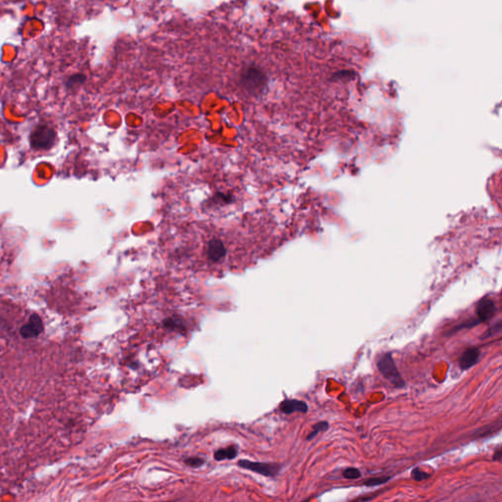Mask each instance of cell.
I'll return each instance as SVG.
<instances>
[{
  "label": "cell",
  "mask_w": 502,
  "mask_h": 502,
  "mask_svg": "<svg viewBox=\"0 0 502 502\" xmlns=\"http://www.w3.org/2000/svg\"><path fill=\"white\" fill-rule=\"evenodd\" d=\"M502 448H501V447H499V448H498V450H497V451L495 452V454H494V460H496V461H501V459H502Z\"/></svg>",
  "instance_id": "cell-17"
},
{
  "label": "cell",
  "mask_w": 502,
  "mask_h": 502,
  "mask_svg": "<svg viewBox=\"0 0 502 502\" xmlns=\"http://www.w3.org/2000/svg\"><path fill=\"white\" fill-rule=\"evenodd\" d=\"M501 331H502V322H501V321H499V322H498L495 326L491 327V328H490V329H489V330H488V331H487V332L483 335L482 339H485V338H488V337H490V336H493V335H497V334H500V333H501Z\"/></svg>",
  "instance_id": "cell-15"
},
{
  "label": "cell",
  "mask_w": 502,
  "mask_h": 502,
  "mask_svg": "<svg viewBox=\"0 0 502 502\" xmlns=\"http://www.w3.org/2000/svg\"><path fill=\"white\" fill-rule=\"evenodd\" d=\"M280 410L287 415L293 414L294 412L307 413L308 405L306 402L301 401V400L286 399L280 404Z\"/></svg>",
  "instance_id": "cell-7"
},
{
  "label": "cell",
  "mask_w": 502,
  "mask_h": 502,
  "mask_svg": "<svg viewBox=\"0 0 502 502\" xmlns=\"http://www.w3.org/2000/svg\"><path fill=\"white\" fill-rule=\"evenodd\" d=\"M55 141V131L47 126H38L31 135V143L35 148L47 149Z\"/></svg>",
  "instance_id": "cell-2"
},
{
  "label": "cell",
  "mask_w": 502,
  "mask_h": 502,
  "mask_svg": "<svg viewBox=\"0 0 502 502\" xmlns=\"http://www.w3.org/2000/svg\"><path fill=\"white\" fill-rule=\"evenodd\" d=\"M411 476H412V478H413L415 481H417V482H421V481H423V480H427V479H429V478L431 477V474L426 473V472H424V471H421L419 468H415V469H413V471H412V473H411Z\"/></svg>",
  "instance_id": "cell-14"
},
{
  "label": "cell",
  "mask_w": 502,
  "mask_h": 502,
  "mask_svg": "<svg viewBox=\"0 0 502 502\" xmlns=\"http://www.w3.org/2000/svg\"><path fill=\"white\" fill-rule=\"evenodd\" d=\"M164 326L168 329H171V330L184 329L183 322L180 321L179 319H176V318H170V319L164 320Z\"/></svg>",
  "instance_id": "cell-11"
},
{
  "label": "cell",
  "mask_w": 502,
  "mask_h": 502,
  "mask_svg": "<svg viewBox=\"0 0 502 502\" xmlns=\"http://www.w3.org/2000/svg\"><path fill=\"white\" fill-rule=\"evenodd\" d=\"M496 313H497L496 303L494 302V300L490 298L482 299L476 307V314L481 323L491 320Z\"/></svg>",
  "instance_id": "cell-5"
},
{
  "label": "cell",
  "mask_w": 502,
  "mask_h": 502,
  "mask_svg": "<svg viewBox=\"0 0 502 502\" xmlns=\"http://www.w3.org/2000/svg\"><path fill=\"white\" fill-rule=\"evenodd\" d=\"M329 429V423L326 422V421H323V422H319L317 424H315V426L313 427V430L312 432L307 436V440H311L314 438H316L318 436V434H320L321 432H325Z\"/></svg>",
  "instance_id": "cell-9"
},
{
  "label": "cell",
  "mask_w": 502,
  "mask_h": 502,
  "mask_svg": "<svg viewBox=\"0 0 502 502\" xmlns=\"http://www.w3.org/2000/svg\"><path fill=\"white\" fill-rule=\"evenodd\" d=\"M85 81V76L83 74H75L71 77H69L68 81L66 82V85L68 87H75L77 85H80L84 84Z\"/></svg>",
  "instance_id": "cell-10"
},
{
  "label": "cell",
  "mask_w": 502,
  "mask_h": 502,
  "mask_svg": "<svg viewBox=\"0 0 502 502\" xmlns=\"http://www.w3.org/2000/svg\"><path fill=\"white\" fill-rule=\"evenodd\" d=\"M43 331V323L42 318L37 315L33 314L30 317L29 323L22 326L20 329V335L24 338H35L39 336Z\"/></svg>",
  "instance_id": "cell-4"
},
{
  "label": "cell",
  "mask_w": 502,
  "mask_h": 502,
  "mask_svg": "<svg viewBox=\"0 0 502 502\" xmlns=\"http://www.w3.org/2000/svg\"><path fill=\"white\" fill-rule=\"evenodd\" d=\"M377 368L380 374L396 387H403L405 382L397 370L391 353L383 354L377 361Z\"/></svg>",
  "instance_id": "cell-1"
},
{
  "label": "cell",
  "mask_w": 502,
  "mask_h": 502,
  "mask_svg": "<svg viewBox=\"0 0 502 502\" xmlns=\"http://www.w3.org/2000/svg\"><path fill=\"white\" fill-rule=\"evenodd\" d=\"M239 466L244 469L251 470L257 474H260L265 477H276L280 470L281 466L276 463H262V462H253L251 460H240Z\"/></svg>",
  "instance_id": "cell-3"
},
{
  "label": "cell",
  "mask_w": 502,
  "mask_h": 502,
  "mask_svg": "<svg viewBox=\"0 0 502 502\" xmlns=\"http://www.w3.org/2000/svg\"><path fill=\"white\" fill-rule=\"evenodd\" d=\"M390 477H378V478H372L364 482V486L366 487H376L380 486L386 482H388Z\"/></svg>",
  "instance_id": "cell-13"
},
{
  "label": "cell",
  "mask_w": 502,
  "mask_h": 502,
  "mask_svg": "<svg viewBox=\"0 0 502 502\" xmlns=\"http://www.w3.org/2000/svg\"><path fill=\"white\" fill-rule=\"evenodd\" d=\"M342 476L347 480H356L361 477V472L356 468H347L342 472Z\"/></svg>",
  "instance_id": "cell-12"
},
{
  "label": "cell",
  "mask_w": 502,
  "mask_h": 502,
  "mask_svg": "<svg viewBox=\"0 0 502 502\" xmlns=\"http://www.w3.org/2000/svg\"><path fill=\"white\" fill-rule=\"evenodd\" d=\"M238 453H239L238 447L236 445H231V446H228L227 448H222V449H218L217 451H215L214 458L217 461L231 460V459L236 458L238 456Z\"/></svg>",
  "instance_id": "cell-8"
},
{
  "label": "cell",
  "mask_w": 502,
  "mask_h": 502,
  "mask_svg": "<svg viewBox=\"0 0 502 502\" xmlns=\"http://www.w3.org/2000/svg\"><path fill=\"white\" fill-rule=\"evenodd\" d=\"M185 463L190 466V467H193V468H197V467H200L201 465L204 464V460L199 458V457H190L185 460Z\"/></svg>",
  "instance_id": "cell-16"
},
{
  "label": "cell",
  "mask_w": 502,
  "mask_h": 502,
  "mask_svg": "<svg viewBox=\"0 0 502 502\" xmlns=\"http://www.w3.org/2000/svg\"><path fill=\"white\" fill-rule=\"evenodd\" d=\"M481 351L476 348L472 347L467 349L462 353V355L459 358V366L462 370H468L471 367L475 366L480 359Z\"/></svg>",
  "instance_id": "cell-6"
}]
</instances>
